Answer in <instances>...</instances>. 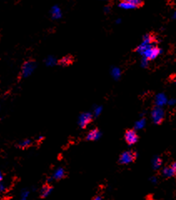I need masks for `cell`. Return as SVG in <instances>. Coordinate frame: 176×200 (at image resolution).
<instances>
[{"label":"cell","mask_w":176,"mask_h":200,"mask_svg":"<svg viewBox=\"0 0 176 200\" xmlns=\"http://www.w3.org/2000/svg\"><path fill=\"white\" fill-rule=\"evenodd\" d=\"M148 64H149V60H148L147 58H143L141 60V65L143 68H146L148 66Z\"/></svg>","instance_id":"cell-21"},{"label":"cell","mask_w":176,"mask_h":200,"mask_svg":"<svg viewBox=\"0 0 176 200\" xmlns=\"http://www.w3.org/2000/svg\"><path fill=\"white\" fill-rule=\"evenodd\" d=\"M168 103H169V104L173 105V104H176V100L175 99H171V100H170V101L168 102Z\"/></svg>","instance_id":"cell-26"},{"label":"cell","mask_w":176,"mask_h":200,"mask_svg":"<svg viewBox=\"0 0 176 200\" xmlns=\"http://www.w3.org/2000/svg\"><path fill=\"white\" fill-rule=\"evenodd\" d=\"M161 52L162 50L159 47L154 46V44H152L144 49V52L141 53V55H143L144 58H147L148 60H153L157 58L161 53Z\"/></svg>","instance_id":"cell-1"},{"label":"cell","mask_w":176,"mask_h":200,"mask_svg":"<svg viewBox=\"0 0 176 200\" xmlns=\"http://www.w3.org/2000/svg\"><path fill=\"white\" fill-rule=\"evenodd\" d=\"M110 7H109V6H107L106 8H105V9H104V11L106 12V13H108V12L110 11Z\"/></svg>","instance_id":"cell-28"},{"label":"cell","mask_w":176,"mask_h":200,"mask_svg":"<svg viewBox=\"0 0 176 200\" xmlns=\"http://www.w3.org/2000/svg\"><path fill=\"white\" fill-rule=\"evenodd\" d=\"M171 169H172V172H173L174 176H176V161L173 163V164L170 166Z\"/></svg>","instance_id":"cell-23"},{"label":"cell","mask_w":176,"mask_h":200,"mask_svg":"<svg viewBox=\"0 0 176 200\" xmlns=\"http://www.w3.org/2000/svg\"><path fill=\"white\" fill-rule=\"evenodd\" d=\"M120 22H121V20L118 18V19H117V21H116V23H120Z\"/></svg>","instance_id":"cell-30"},{"label":"cell","mask_w":176,"mask_h":200,"mask_svg":"<svg viewBox=\"0 0 176 200\" xmlns=\"http://www.w3.org/2000/svg\"><path fill=\"white\" fill-rule=\"evenodd\" d=\"M36 68V63L34 60H28L22 66L21 70V77L22 78H27L29 75L32 74V73L34 71Z\"/></svg>","instance_id":"cell-2"},{"label":"cell","mask_w":176,"mask_h":200,"mask_svg":"<svg viewBox=\"0 0 176 200\" xmlns=\"http://www.w3.org/2000/svg\"><path fill=\"white\" fill-rule=\"evenodd\" d=\"M124 139L129 145H133L137 143L139 137L135 131L133 129H129L124 133Z\"/></svg>","instance_id":"cell-5"},{"label":"cell","mask_w":176,"mask_h":200,"mask_svg":"<svg viewBox=\"0 0 176 200\" xmlns=\"http://www.w3.org/2000/svg\"><path fill=\"white\" fill-rule=\"evenodd\" d=\"M45 63H46V64L48 66H54V65L56 64L57 61H56V58H54L53 56H49V57L47 58Z\"/></svg>","instance_id":"cell-17"},{"label":"cell","mask_w":176,"mask_h":200,"mask_svg":"<svg viewBox=\"0 0 176 200\" xmlns=\"http://www.w3.org/2000/svg\"><path fill=\"white\" fill-rule=\"evenodd\" d=\"M151 116H152V119H153L154 124H159L163 121L164 117H165V113H164L161 107L156 106L152 111V113H151Z\"/></svg>","instance_id":"cell-4"},{"label":"cell","mask_w":176,"mask_h":200,"mask_svg":"<svg viewBox=\"0 0 176 200\" xmlns=\"http://www.w3.org/2000/svg\"><path fill=\"white\" fill-rule=\"evenodd\" d=\"M101 109H102L101 107L96 108L95 109H94V115H95V116H98V114L100 113V112H101Z\"/></svg>","instance_id":"cell-24"},{"label":"cell","mask_w":176,"mask_h":200,"mask_svg":"<svg viewBox=\"0 0 176 200\" xmlns=\"http://www.w3.org/2000/svg\"><path fill=\"white\" fill-rule=\"evenodd\" d=\"M136 159V153L134 151H126L124 152L119 157V163L122 164H128L134 162Z\"/></svg>","instance_id":"cell-3"},{"label":"cell","mask_w":176,"mask_h":200,"mask_svg":"<svg viewBox=\"0 0 176 200\" xmlns=\"http://www.w3.org/2000/svg\"><path fill=\"white\" fill-rule=\"evenodd\" d=\"M5 190V186L3 183H0V192H3Z\"/></svg>","instance_id":"cell-25"},{"label":"cell","mask_w":176,"mask_h":200,"mask_svg":"<svg viewBox=\"0 0 176 200\" xmlns=\"http://www.w3.org/2000/svg\"><path fill=\"white\" fill-rule=\"evenodd\" d=\"M161 159H159V158H158V157H156L155 159L153 160V167L154 168H158L160 167V165H161Z\"/></svg>","instance_id":"cell-20"},{"label":"cell","mask_w":176,"mask_h":200,"mask_svg":"<svg viewBox=\"0 0 176 200\" xmlns=\"http://www.w3.org/2000/svg\"><path fill=\"white\" fill-rule=\"evenodd\" d=\"M93 114L90 113H84L81 114L78 119V124L81 128H85L89 124L92 122Z\"/></svg>","instance_id":"cell-6"},{"label":"cell","mask_w":176,"mask_h":200,"mask_svg":"<svg viewBox=\"0 0 176 200\" xmlns=\"http://www.w3.org/2000/svg\"><path fill=\"white\" fill-rule=\"evenodd\" d=\"M167 102H168L167 98H166V96H165L164 93H159L158 95L156 96L155 98L156 106L161 107V106H163V105H165Z\"/></svg>","instance_id":"cell-10"},{"label":"cell","mask_w":176,"mask_h":200,"mask_svg":"<svg viewBox=\"0 0 176 200\" xmlns=\"http://www.w3.org/2000/svg\"><path fill=\"white\" fill-rule=\"evenodd\" d=\"M93 200H102V198L100 196H96L93 198Z\"/></svg>","instance_id":"cell-27"},{"label":"cell","mask_w":176,"mask_h":200,"mask_svg":"<svg viewBox=\"0 0 176 200\" xmlns=\"http://www.w3.org/2000/svg\"><path fill=\"white\" fill-rule=\"evenodd\" d=\"M145 125V119H140L138 122H136L135 124V128L136 129H141L144 127Z\"/></svg>","instance_id":"cell-19"},{"label":"cell","mask_w":176,"mask_h":200,"mask_svg":"<svg viewBox=\"0 0 176 200\" xmlns=\"http://www.w3.org/2000/svg\"><path fill=\"white\" fill-rule=\"evenodd\" d=\"M66 176V174H65V170H64L63 168H58L56 172L54 174V178L55 180H60L62 178H64Z\"/></svg>","instance_id":"cell-12"},{"label":"cell","mask_w":176,"mask_h":200,"mask_svg":"<svg viewBox=\"0 0 176 200\" xmlns=\"http://www.w3.org/2000/svg\"><path fill=\"white\" fill-rule=\"evenodd\" d=\"M53 187L51 185H49V183H46L45 185L43 186V188L41 189V198H46L48 195L50 194V193L52 192Z\"/></svg>","instance_id":"cell-11"},{"label":"cell","mask_w":176,"mask_h":200,"mask_svg":"<svg viewBox=\"0 0 176 200\" xmlns=\"http://www.w3.org/2000/svg\"><path fill=\"white\" fill-rule=\"evenodd\" d=\"M111 75L113 76V78L114 79H118L121 76V70L119 69L118 68H116V67L113 68L112 70H111Z\"/></svg>","instance_id":"cell-15"},{"label":"cell","mask_w":176,"mask_h":200,"mask_svg":"<svg viewBox=\"0 0 176 200\" xmlns=\"http://www.w3.org/2000/svg\"><path fill=\"white\" fill-rule=\"evenodd\" d=\"M73 62H74V58H73L72 56L70 55H66L63 57V58L59 59L58 62V64L61 66H70L71 64H73Z\"/></svg>","instance_id":"cell-8"},{"label":"cell","mask_w":176,"mask_h":200,"mask_svg":"<svg viewBox=\"0 0 176 200\" xmlns=\"http://www.w3.org/2000/svg\"><path fill=\"white\" fill-rule=\"evenodd\" d=\"M29 195V192L28 191H23L21 194V200H26L27 197Z\"/></svg>","instance_id":"cell-22"},{"label":"cell","mask_w":176,"mask_h":200,"mask_svg":"<svg viewBox=\"0 0 176 200\" xmlns=\"http://www.w3.org/2000/svg\"><path fill=\"white\" fill-rule=\"evenodd\" d=\"M33 143L32 140H30V139H25V140H23L22 142H20L18 144V148H21V149H26L29 147H30Z\"/></svg>","instance_id":"cell-13"},{"label":"cell","mask_w":176,"mask_h":200,"mask_svg":"<svg viewBox=\"0 0 176 200\" xmlns=\"http://www.w3.org/2000/svg\"><path fill=\"white\" fill-rule=\"evenodd\" d=\"M118 7L123 9H125V10H131V9H136V7L134 5H133V4H131V3H127V2H125V1H123V0L119 3Z\"/></svg>","instance_id":"cell-14"},{"label":"cell","mask_w":176,"mask_h":200,"mask_svg":"<svg viewBox=\"0 0 176 200\" xmlns=\"http://www.w3.org/2000/svg\"><path fill=\"white\" fill-rule=\"evenodd\" d=\"M163 174L165 175V177H172V176H174L173 172H172V169H171L170 167H165L163 169Z\"/></svg>","instance_id":"cell-16"},{"label":"cell","mask_w":176,"mask_h":200,"mask_svg":"<svg viewBox=\"0 0 176 200\" xmlns=\"http://www.w3.org/2000/svg\"><path fill=\"white\" fill-rule=\"evenodd\" d=\"M3 174H2V173H1V172H0V182H1V181H2V180H3Z\"/></svg>","instance_id":"cell-29"},{"label":"cell","mask_w":176,"mask_h":200,"mask_svg":"<svg viewBox=\"0 0 176 200\" xmlns=\"http://www.w3.org/2000/svg\"><path fill=\"white\" fill-rule=\"evenodd\" d=\"M123 1H125V2H127V3L133 4V5L135 6L136 8L141 6L142 3H143V1H142V0H123Z\"/></svg>","instance_id":"cell-18"},{"label":"cell","mask_w":176,"mask_h":200,"mask_svg":"<svg viewBox=\"0 0 176 200\" xmlns=\"http://www.w3.org/2000/svg\"><path fill=\"white\" fill-rule=\"evenodd\" d=\"M101 136V133L100 131L98 130V128H94L88 133L87 135V140H90V141H94V140H97L100 138Z\"/></svg>","instance_id":"cell-7"},{"label":"cell","mask_w":176,"mask_h":200,"mask_svg":"<svg viewBox=\"0 0 176 200\" xmlns=\"http://www.w3.org/2000/svg\"><path fill=\"white\" fill-rule=\"evenodd\" d=\"M51 17L53 19H59L62 17V11L58 6H54L51 9Z\"/></svg>","instance_id":"cell-9"},{"label":"cell","mask_w":176,"mask_h":200,"mask_svg":"<svg viewBox=\"0 0 176 200\" xmlns=\"http://www.w3.org/2000/svg\"><path fill=\"white\" fill-rule=\"evenodd\" d=\"M173 18H176V11L174 13V15H173Z\"/></svg>","instance_id":"cell-31"}]
</instances>
